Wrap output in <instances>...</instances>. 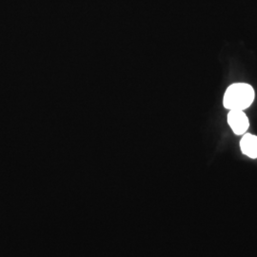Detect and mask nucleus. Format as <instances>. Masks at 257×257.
I'll use <instances>...</instances> for the list:
<instances>
[{"label":"nucleus","instance_id":"nucleus-1","mask_svg":"<svg viewBox=\"0 0 257 257\" xmlns=\"http://www.w3.org/2000/svg\"><path fill=\"white\" fill-rule=\"evenodd\" d=\"M255 92L246 83H235L227 89L223 98V105L227 110H244L253 103Z\"/></svg>","mask_w":257,"mask_h":257},{"label":"nucleus","instance_id":"nucleus-3","mask_svg":"<svg viewBox=\"0 0 257 257\" xmlns=\"http://www.w3.org/2000/svg\"><path fill=\"white\" fill-rule=\"evenodd\" d=\"M240 148L242 153L249 158H257V137L245 134L240 141Z\"/></svg>","mask_w":257,"mask_h":257},{"label":"nucleus","instance_id":"nucleus-2","mask_svg":"<svg viewBox=\"0 0 257 257\" xmlns=\"http://www.w3.org/2000/svg\"><path fill=\"white\" fill-rule=\"evenodd\" d=\"M228 123L232 132L237 136H243L248 131L249 122L243 110H230L228 113Z\"/></svg>","mask_w":257,"mask_h":257}]
</instances>
